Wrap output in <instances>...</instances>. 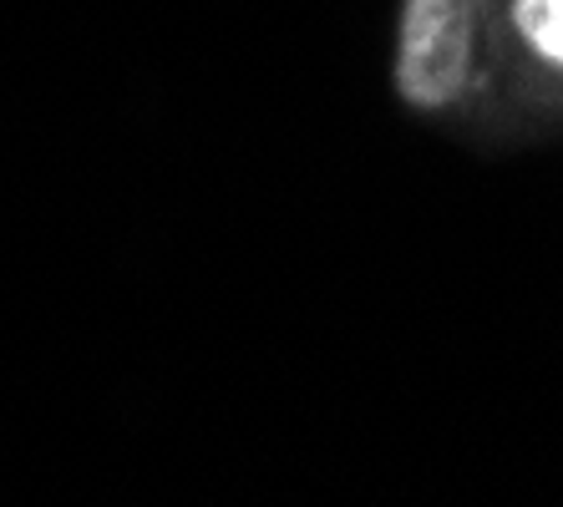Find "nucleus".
Masks as SVG:
<instances>
[{
    "label": "nucleus",
    "mask_w": 563,
    "mask_h": 507,
    "mask_svg": "<svg viewBox=\"0 0 563 507\" xmlns=\"http://www.w3.org/2000/svg\"><path fill=\"white\" fill-rule=\"evenodd\" d=\"M483 11L487 0H407L401 5V46H396L401 102L437 112L467 87Z\"/></svg>",
    "instance_id": "1"
},
{
    "label": "nucleus",
    "mask_w": 563,
    "mask_h": 507,
    "mask_svg": "<svg viewBox=\"0 0 563 507\" xmlns=\"http://www.w3.org/2000/svg\"><path fill=\"white\" fill-rule=\"evenodd\" d=\"M512 21L549 62L563 66V0H512Z\"/></svg>",
    "instance_id": "2"
}]
</instances>
